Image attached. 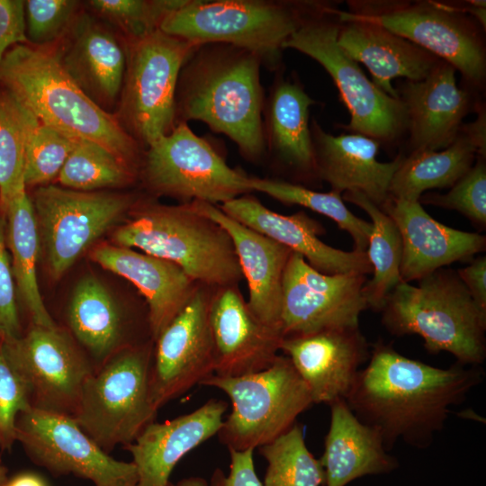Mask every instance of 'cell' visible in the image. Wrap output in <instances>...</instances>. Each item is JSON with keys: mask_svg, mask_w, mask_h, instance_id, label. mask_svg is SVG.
I'll use <instances>...</instances> for the list:
<instances>
[{"mask_svg": "<svg viewBox=\"0 0 486 486\" xmlns=\"http://www.w3.org/2000/svg\"><path fill=\"white\" fill-rule=\"evenodd\" d=\"M455 73L450 63L441 59L426 78L405 79L395 87L406 110L409 153L450 146L464 119L476 112L483 102L482 94L457 85Z\"/></svg>", "mask_w": 486, "mask_h": 486, "instance_id": "18", "label": "cell"}, {"mask_svg": "<svg viewBox=\"0 0 486 486\" xmlns=\"http://www.w3.org/2000/svg\"><path fill=\"white\" fill-rule=\"evenodd\" d=\"M90 257L138 288L148 305L154 341L200 285L172 262L133 248L103 244L92 250Z\"/></svg>", "mask_w": 486, "mask_h": 486, "instance_id": "28", "label": "cell"}, {"mask_svg": "<svg viewBox=\"0 0 486 486\" xmlns=\"http://www.w3.org/2000/svg\"><path fill=\"white\" fill-rule=\"evenodd\" d=\"M1 486H48L40 475L33 472H22L11 478Z\"/></svg>", "mask_w": 486, "mask_h": 486, "instance_id": "50", "label": "cell"}, {"mask_svg": "<svg viewBox=\"0 0 486 486\" xmlns=\"http://www.w3.org/2000/svg\"><path fill=\"white\" fill-rule=\"evenodd\" d=\"M316 104L295 76L278 74L265 100L263 137L266 153L294 184L320 181L317 176L310 123Z\"/></svg>", "mask_w": 486, "mask_h": 486, "instance_id": "25", "label": "cell"}, {"mask_svg": "<svg viewBox=\"0 0 486 486\" xmlns=\"http://www.w3.org/2000/svg\"><path fill=\"white\" fill-rule=\"evenodd\" d=\"M27 43L25 2L0 0V60L12 47Z\"/></svg>", "mask_w": 486, "mask_h": 486, "instance_id": "45", "label": "cell"}, {"mask_svg": "<svg viewBox=\"0 0 486 486\" xmlns=\"http://www.w3.org/2000/svg\"><path fill=\"white\" fill-rule=\"evenodd\" d=\"M198 47L160 30L127 43L120 119L140 145L147 148L177 124L176 95L179 75Z\"/></svg>", "mask_w": 486, "mask_h": 486, "instance_id": "11", "label": "cell"}, {"mask_svg": "<svg viewBox=\"0 0 486 486\" xmlns=\"http://www.w3.org/2000/svg\"><path fill=\"white\" fill-rule=\"evenodd\" d=\"M25 130L22 106L8 90L0 92V212L4 215L16 191L25 185Z\"/></svg>", "mask_w": 486, "mask_h": 486, "instance_id": "39", "label": "cell"}, {"mask_svg": "<svg viewBox=\"0 0 486 486\" xmlns=\"http://www.w3.org/2000/svg\"><path fill=\"white\" fill-rule=\"evenodd\" d=\"M16 303L15 284L7 252L5 220L0 217V339L10 341L22 335Z\"/></svg>", "mask_w": 486, "mask_h": 486, "instance_id": "44", "label": "cell"}, {"mask_svg": "<svg viewBox=\"0 0 486 486\" xmlns=\"http://www.w3.org/2000/svg\"><path fill=\"white\" fill-rule=\"evenodd\" d=\"M25 130L23 180L27 185H46L58 177L75 138L45 124L22 105Z\"/></svg>", "mask_w": 486, "mask_h": 486, "instance_id": "38", "label": "cell"}, {"mask_svg": "<svg viewBox=\"0 0 486 486\" xmlns=\"http://www.w3.org/2000/svg\"><path fill=\"white\" fill-rule=\"evenodd\" d=\"M239 223L301 255L317 271L326 274L373 273L366 252L344 251L324 243L323 227L304 212L283 215L266 208L255 196L244 194L218 205Z\"/></svg>", "mask_w": 486, "mask_h": 486, "instance_id": "22", "label": "cell"}, {"mask_svg": "<svg viewBox=\"0 0 486 486\" xmlns=\"http://www.w3.org/2000/svg\"><path fill=\"white\" fill-rule=\"evenodd\" d=\"M209 321L215 375L235 377L260 372L277 357L282 332L254 315L237 285L213 288Z\"/></svg>", "mask_w": 486, "mask_h": 486, "instance_id": "19", "label": "cell"}, {"mask_svg": "<svg viewBox=\"0 0 486 486\" xmlns=\"http://www.w3.org/2000/svg\"><path fill=\"white\" fill-rule=\"evenodd\" d=\"M310 132L317 176L338 194L359 192L380 206L389 196L393 174L405 154L392 161L380 162L381 147L375 140L357 133L334 136L316 120L310 122Z\"/></svg>", "mask_w": 486, "mask_h": 486, "instance_id": "23", "label": "cell"}, {"mask_svg": "<svg viewBox=\"0 0 486 486\" xmlns=\"http://www.w3.org/2000/svg\"><path fill=\"white\" fill-rule=\"evenodd\" d=\"M7 469L0 462V486L7 481Z\"/></svg>", "mask_w": 486, "mask_h": 486, "instance_id": "52", "label": "cell"}, {"mask_svg": "<svg viewBox=\"0 0 486 486\" xmlns=\"http://www.w3.org/2000/svg\"><path fill=\"white\" fill-rule=\"evenodd\" d=\"M201 385L217 388L231 401L218 436L227 447L243 451L263 446L288 431L313 403L308 386L286 356L260 372L222 377L212 374Z\"/></svg>", "mask_w": 486, "mask_h": 486, "instance_id": "10", "label": "cell"}, {"mask_svg": "<svg viewBox=\"0 0 486 486\" xmlns=\"http://www.w3.org/2000/svg\"><path fill=\"white\" fill-rule=\"evenodd\" d=\"M366 281L359 273H320L292 252L283 276V337L359 326L368 309L363 294Z\"/></svg>", "mask_w": 486, "mask_h": 486, "instance_id": "16", "label": "cell"}, {"mask_svg": "<svg viewBox=\"0 0 486 486\" xmlns=\"http://www.w3.org/2000/svg\"><path fill=\"white\" fill-rule=\"evenodd\" d=\"M252 192L267 194L286 205H300L322 214L348 232L354 250L366 252L372 223L354 215L344 203L342 194L334 191L322 193L285 180L249 177Z\"/></svg>", "mask_w": 486, "mask_h": 486, "instance_id": "35", "label": "cell"}, {"mask_svg": "<svg viewBox=\"0 0 486 486\" xmlns=\"http://www.w3.org/2000/svg\"><path fill=\"white\" fill-rule=\"evenodd\" d=\"M68 40L56 56L75 83L104 110L121 94L127 64V48L94 17L76 16Z\"/></svg>", "mask_w": 486, "mask_h": 486, "instance_id": "27", "label": "cell"}, {"mask_svg": "<svg viewBox=\"0 0 486 486\" xmlns=\"http://www.w3.org/2000/svg\"><path fill=\"white\" fill-rule=\"evenodd\" d=\"M342 198L363 209L372 220L366 253L374 275L364 284L363 294L368 308L381 311L391 292L402 282L400 232L393 220L363 194L348 191L343 193Z\"/></svg>", "mask_w": 486, "mask_h": 486, "instance_id": "34", "label": "cell"}, {"mask_svg": "<svg viewBox=\"0 0 486 486\" xmlns=\"http://www.w3.org/2000/svg\"><path fill=\"white\" fill-rule=\"evenodd\" d=\"M230 466L229 474L217 468L210 486H264L258 479L253 461L254 449L238 451L229 448Z\"/></svg>", "mask_w": 486, "mask_h": 486, "instance_id": "46", "label": "cell"}, {"mask_svg": "<svg viewBox=\"0 0 486 486\" xmlns=\"http://www.w3.org/2000/svg\"><path fill=\"white\" fill-rule=\"evenodd\" d=\"M419 202L455 210L476 225L486 226V161L477 156L472 168L445 194L427 193Z\"/></svg>", "mask_w": 486, "mask_h": 486, "instance_id": "41", "label": "cell"}, {"mask_svg": "<svg viewBox=\"0 0 486 486\" xmlns=\"http://www.w3.org/2000/svg\"><path fill=\"white\" fill-rule=\"evenodd\" d=\"M338 18L339 48L356 62L364 64L373 83L393 98L400 99L392 79L422 80L441 60L376 23L338 15Z\"/></svg>", "mask_w": 486, "mask_h": 486, "instance_id": "29", "label": "cell"}, {"mask_svg": "<svg viewBox=\"0 0 486 486\" xmlns=\"http://www.w3.org/2000/svg\"><path fill=\"white\" fill-rule=\"evenodd\" d=\"M382 323L398 337L417 334L430 354L448 352L456 363L479 365L486 358V311L456 271L439 268L417 286L400 282L382 309Z\"/></svg>", "mask_w": 486, "mask_h": 486, "instance_id": "4", "label": "cell"}, {"mask_svg": "<svg viewBox=\"0 0 486 486\" xmlns=\"http://www.w3.org/2000/svg\"><path fill=\"white\" fill-rule=\"evenodd\" d=\"M154 340L113 355L86 381L74 420L105 453L133 443L156 419L149 393Z\"/></svg>", "mask_w": 486, "mask_h": 486, "instance_id": "8", "label": "cell"}, {"mask_svg": "<svg viewBox=\"0 0 486 486\" xmlns=\"http://www.w3.org/2000/svg\"><path fill=\"white\" fill-rule=\"evenodd\" d=\"M65 321L66 327L61 328L82 349L94 370L121 350L149 341L137 337L134 320L92 275L76 284Z\"/></svg>", "mask_w": 486, "mask_h": 486, "instance_id": "30", "label": "cell"}, {"mask_svg": "<svg viewBox=\"0 0 486 486\" xmlns=\"http://www.w3.org/2000/svg\"><path fill=\"white\" fill-rule=\"evenodd\" d=\"M338 2L319 0H187L160 31L196 45L229 44L279 70L286 40L311 16Z\"/></svg>", "mask_w": 486, "mask_h": 486, "instance_id": "6", "label": "cell"}, {"mask_svg": "<svg viewBox=\"0 0 486 486\" xmlns=\"http://www.w3.org/2000/svg\"><path fill=\"white\" fill-rule=\"evenodd\" d=\"M3 343L25 383L32 408L74 418L83 386L94 369L69 334L58 326L31 325L20 338Z\"/></svg>", "mask_w": 486, "mask_h": 486, "instance_id": "14", "label": "cell"}, {"mask_svg": "<svg viewBox=\"0 0 486 486\" xmlns=\"http://www.w3.org/2000/svg\"><path fill=\"white\" fill-rule=\"evenodd\" d=\"M0 83L45 124L98 143L136 169L140 145L118 117L75 83L54 51L28 44L12 47L0 60Z\"/></svg>", "mask_w": 486, "mask_h": 486, "instance_id": "3", "label": "cell"}, {"mask_svg": "<svg viewBox=\"0 0 486 486\" xmlns=\"http://www.w3.org/2000/svg\"><path fill=\"white\" fill-rule=\"evenodd\" d=\"M477 152L459 133L442 150H418L404 155L392 176L389 195L402 200L419 201L425 191L452 187L473 166Z\"/></svg>", "mask_w": 486, "mask_h": 486, "instance_id": "33", "label": "cell"}, {"mask_svg": "<svg viewBox=\"0 0 486 486\" xmlns=\"http://www.w3.org/2000/svg\"><path fill=\"white\" fill-rule=\"evenodd\" d=\"M3 218L14 284L29 313L31 325L56 328L58 325L42 300L37 281L39 227L25 185L12 196Z\"/></svg>", "mask_w": 486, "mask_h": 486, "instance_id": "32", "label": "cell"}, {"mask_svg": "<svg viewBox=\"0 0 486 486\" xmlns=\"http://www.w3.org/2000/svg\"><path fill=\"white\" fill-rule=\"evenodd\" d=\"M338 4L309 18L284 43L309 56L328 73L350 114L346 132L375 140L394 148L406 139L407 115L400 99L393 98L371 81L359 64L338 45Z\"/></svg>", "mask_w": 486, "mask_h": 486, "instance_id": "9", "label": "cell"}, {"mask_svg": "<svg viewBox=\"0 0 486 486\" xmlns=\"http://www.w3.org/2000/svg\"><path fill=\"white\" fill-rule=\"evenodd\" d=\"M187 0H92L90 6L116 25L127 43L141 40L160 29L163 21Z\"/></svg>", "mask_w": 486, "mask_h": 486, "instance_id": "40", "label": "cell"}, {"mask_svg": "<svg viewBox=\"0 0 486 486\" xmlns=\"http://www.w3.org/2000/svg\"><path fill=\"white\" fill-rule=\"evenodd\" d=\"M147 187L156 194L185 202L221 205L252 192L249 177L230 167L186 122L147 147L141 166Z\"/></svg>", "mask_w": 486, "mask_h": 486, "instance_id": "12", "label": "cell"}, {"mask_svg": "<svg viewBox=\"0 0 486 486\" xmlns=\"http://www.w3.org/2000/svg\"><path fill=\"white\" fill-rule=\"evenodd\" d=\"M443 2L453 10L472 16L486 30V2L484 0Z\"/></svg>", "mask_w": 486, "mask_h": 486, "instance_id": "49", "label": "cell"}, {"mask_svg": "<svg viewBox=\"0 0 486 486\" xmlns=\"http://www.w3.org/2000/svg\"><path fill=\"white\" fill-rule=\"evenodd\" d=\"M135 170L94 141L75 138L58 180L68 189L94 191L131 183Z\"/></svg>", "mask_w": 486, "mask_h": 486, "instance_id": "36", "label": "cell"}, {"mask_svg": "<svg viewBox=\"0 0 486 486\" xmlns=\"http://www.w3.org/2000/svg\"><path fill=\"white\" fill-rule=\"evenodd\" d=\"M262 59L229 44L200 45L182 67L176 95V122L200 121L230 138L242 157L266 154Z\"/></svg>", "mask_w": 486, "mask_h": 486, "instance_id": "2", "label": "cell"}, {"mask_svg": "<svg viewBox=\"0 0 486 486\" xmlns=\"http://www.w3.org/2000/svg\"><path fill=\"white\" fill-rule=\"evenodd\" d=\"M131 210V219L113 232L114 245L172 262L208 287L238 285L243 278L229 233L192 202H135Z\"/></svg>", "mask_w": 486, "mask_h": 486, "instance_id": "5", "label": "cell"}, {"mask_svg": "<svg viewBox=\"0 0 486 486\" xmlns=\"http://www.w3.org/2000/svg\"><path fill=\"white\" fill-rule=\"evenodd\" d=\"M456 273L475 302L486 311V256L477 257Z\"/></svg>", "mask_w": 486, "mask_h": 486, "instance_id": "47", "label": "cell"}, {"mask_svg": "<svg viewBox=\"0 0 486 486\" xmlns=\"http://www.w3.org/2000/svg\"><path fill=\"white\" fill-rule=\"evenodd\" d=\"M228 405L211 399L195 410L165 422L149 424L123 448L132 456L137 486H167L176 464L193 449L217 435Z\"/></svg>", "mask_w": 486, "mask_h": 486, "instance_id": "26", "label": "cell"}, {"mask_svg": "<svg viewBox=\"0 0 486 486\" xmlns=\"http://www.w3.org/2000/svg\"><path fill=\"white\" fill-rule=\"evenodd\" d=\"M475 121L463 123L460 134L473 146L477 156L486 157V106L482 102L477 109Z\"/></svg>", "mask_w": 486, "mask_h": 486, "instance_id": "48", "label": "cell"}, {"mask_svg": "<svg viewBox=\"0 0 486 486\" xmlns=\"http://www.w3.org/2000/svg\"><path fill=\"white\" fill-rule=\"evenodd\" d=\"M32 409L22 379L14 368L0 339V449L11 450L16 442L18 416Z\"/></svg>", "mask_w": 486, "mask_h": 486, "instance_id": "43", "label": "cell"}, {"mask_svg": "<svg viewBox=\"0 0 486 486\" xmlns=\"http://www.w3.org/2000/svg\"><path fill=\"white\" fill-rule=\"evenodd\" d=\"M379 207L393 220L400 235L402 282L418 281L455 261L469 260L485 249V236L438 222L419 201L389 195Z\"/></svg>", "mask_w": 486, "mask_h": 486, "instance_id": "21", "label": "cell"}, {"mask_svg": "<svg viewBox=\"0 0 486 486\" xmlns=\"http://www.w3.org/2000/svg\"><path fill=\"white\" fill-rule=\"evenodd\" d=\"M483 378L479 365L434 367L379 340L345 400L359 420L380 433L388 451L399 440L425 449L443 429L452 408Z\"/></svg>", "mask_w": 486, "mask_h": 486, "instance_id": "1", "label": "cell"}, {"mask_svg": "<svg viewBox=\"0 0 486 486\" xmlns=\"http://www.w3.org/2000/svg\"><path fill=\"white\" fill-rule=\"evenodd\" d=\"M78 3L71 0H28L25 2L28 42L43 46L68 33L76 18Z\"/></svg>", "mask_w": 486, "mask_h": 486, "instance_id": "42", "label": "cell"}, {"mask_svg": "<svg viewBox=\"0 0 486 486\" xmlns=\"http://www.w3.org/2000/svg\"><path fill=\"white\" fill-rule=\"evenodd\" d=\"M50 273L60 278L135 204L129 194L40 186L32 200Z\"/></svg>", "mask_w": 486, "mask_h": 486, "instance_id": "13", "label": "cell"}, {"mask_svg": "<svg viewBox=\"0 0 486 486\" xmlns=\"http://www.w3.org/2000/svg\"><path fill=\"white\" fill-rule=\"evenodd\" d=\"M191 202L229 233L248 284L249 309L263 323L282 332L283 276L292 251L235 220L218 205Z\"/></svg>", "mask_w": 486, "mask_h": 486, "instance_id": "24", "label": "cell"}, {"mask_svg": "<svg viewBox=\"0 0 486 486\" xmlns=\"http://www.w3.org/2000/svg\"><path fill=\"white\" fill-rule=\"evenodd\" d=\"M329 407V428L320 459L324 470L322 486H346L358 478L399 468L398 459L388 453L380 433L359 420L345 400Z\"/></svg>", "mask_w": 486, "mask_h": 486, "instance_id": "31", "label": "cell"}, {"mask_svg": "<svg viewBox=\"0 0 486 486\" xmlns=\"http://www.w3.org/2000/svg\"><path fill=\"white\" fill-rule=\"evenodd\" d=\"M212 291L213 288L200 284L154 341L149 393L157 410L214 374L209 321Z\"/></svg>", "mask_w": 486, "mask_h": 486, "instance_id": "17", "label": "cell"}, {"mask_svg": "<svg viewBox=\"0 0 486 486\" xmlns=\"http://www.w3.org/2000/svg\"><path fill=\"white\" fill-rule=\"evenodd\" d=\"M304 381L313 403L345 400L371 346L359 326L284 338L281 349Z\"/></svg>", "mask_w": 486, "mask_h": 486, "instance_id": "20", "label": "cell"}, {"mask_svg": "<svg viewBox=\"0 0 486 486\" xmlns=\"http://www.w3.org/2000/svg\"><path fill=\"white\" fill-rule=\"evenodd\" d=\"M167 486H210L209 482L202 477H188L183 479L176 483H171Z\"/></svg>", "mask_w": 486, "mask_h": 486, "instance_id": "51", "label": "cell"}, {"mask_svg": "<svg viewBox=\"0 0 486 486\" xmlns=\"http://www.w3.org/2000/svg\"><path fill=\"white\" fill-rule=\"evenodd\" d=\"M259 452L267 462L264 486H322L324 470L307 448L299 424L260 446Z\"/></svg>", "mask_w": 486, "mask_h": 486, "instance_id": "37", "label": "cell"}, {"mask_svg": "<svg viewBox=\"0 0 486 486\" xmlns=\"http://www.w3.org/2000/svg\"><path fill=\"white\" fill-rule=\"evenodd\" d=\"M339 17L376 23L450 63L463 85L486 86V30L472 16L435 0H348Z\"/></svg>", "mask_w": 486, "mask_h": 486, "instance_id": "7", "label": "cell"}, {"mask_svg": "<svg viewBox=\"0 0 486 486\" xmlns=\"http://www.w3.org/2000/svg\"><path fill=\"white\" fill-rule=\"evenodd\" d=\"M16 441L53 475L74 474L94 486H137L134 464L105 453L73 418L32 408L17 418Z\"/></svg>", "mask_w": 486, "mask_h": 486, "instance_id": "15", "label": "cell"}]
</instances>
